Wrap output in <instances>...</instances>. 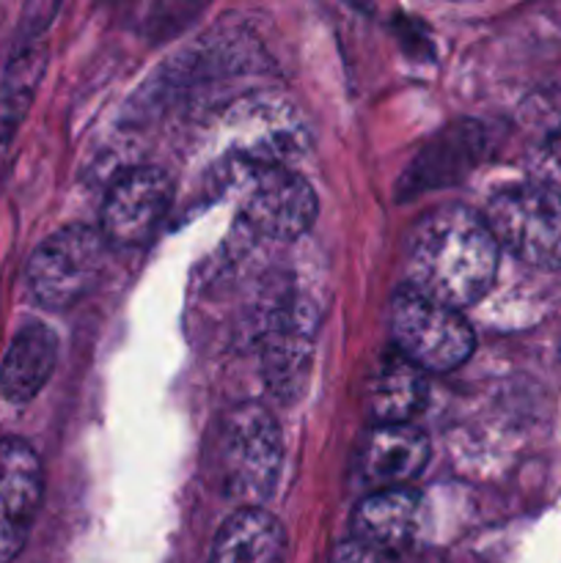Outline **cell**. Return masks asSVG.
<instances>
[{"mask_svg": "<svg viewBox=\"0 0 561 563\" xmlns=\"http://www.w3.org/2000/svg\"><path fill=\"white\" fill-rule=\"evenodd\" d=\"M495 269L498 242L487 220L462 203L424 214L407 242V286L454 311L487 295Z\"/></svg>", "mask_w": 561, "mask_h": 563, "instance_id": "obj_1", "label": "cell"}, {"mask_svg": "<svg viewBox=\"0 0 561 563\" xmlns=\"http://www.w3.org/2000/svg\"><path fill=\"white\" fill-rule=\"evenodd\" d=\"M223 187L237 212L275 240L306 234L317 218V192L286 165L231 159L223 170Z\"/></svg>", "mask_w": 561, "mask_h": 563, "instance_id": "obj_2", "label": "cell"}, {"mask_svg": "<svg viewBox=\"0 0 561 563\" xmlns=\"http://www.w3.org/2000/svg\"><path fill=\"white\" fill-rule=\"evenodd\" d=\"M280 471V432L258 405L229 412L218 434V478L242 509H258L273 493Z\"/></svg>", "mask_w": 561, "mask_h": 563, "instance_id": "obj_3", "label": "cell"}, {"mask_svg": "<svg viewBox=\"0 0 561 563\" xmlns=\"http://www.w3.org/2000/svg\"><path fill=\"white\" fill-rule=\"evenodd\" d=\"M498 247L539 269H561V192L542 181L495 192L484 212Z\"/></svg>", "mask_w": 561, "mask_h": 563, "instance_id": "obj_4", "label": "cell"}, {"mask_svg": "<svg viewBox=\"0 0 561 563\" xmlns=\"http://www.w3.org/2000/svg\"><path fill=\"white\" fill-rule=\"evenodd\" d=\"M391 335L396 352L424 374H443L462 366L473 352V330L460 311L446 308L410 286L391 300Z\"/></svg>", "mask_w": 561, "mask_h": 563, "instance_id": "obj_5", "label": "cell"}, {"mask_svg": "<svg viewBox=\"0 0 561 563\" xmlns=\"http://www.w3.org/2000/svg\"><path fill=\"white\" fill-rule=\"evenodd\" d=\"M108 262L102 229L66 225L42 242L28 262V289L42 306L69 308L99 284Z\"/></svg>", "mask_w": 561, "mask_h": 563, "instance_id": "obj_6", "label": "cell"}, {"mask_svg": "<svg viewBox=\"0 0 561 563\" xmlns=\"http://www.w3.org/2000/svg\"><path fill=\"white\" fill-rule=\"evenodd\" d=\"M170 185L168 174L152 165L124 170L110 185L102 203V234L113 245H146L168 214Z\"/></svg>", "mask_w": 561, "mask_h": 563, "instance_id": "obj_7", "label": "cell"}, {"mask_svg": "<svg viewBox=\"0 0 561 563\" xmlns=\"http://www.w3.org/2000/svg\"><path fill=\"white\" fill-rule=\"evenodd\" d=\"M42 504V462L16 438L0 440V563L25 548Z\"/></svg>", "mask_w": 561, "mask_h": 563, "instance_id": "obj_8", "label": "cell"}, {"mask_svg": "<svg viewBox=\"0 0 561 563\" xmlns=\"http://www.w3.org/2000/svg\"><path fill=\"white\" fill-rule=\"evenodd\" d=\"M429 462V440L413 423H385L369 432L361 449L363 478L380 489L405 487Z\"/></svg>", "mask_w": 561, "mask_h": 563, "instance_id": "obj_9", "label": "cell"}, {"mask_svg": "<svg viewBox=\"0 0 561 563\" xmlns=\"http://www.w3.org/2000/svg\"><path fill=\"white\" fill-rule=\"evenodd\" d=\"M424 500L410 487L377 489L358 504L352 515V539L372 548L399 553L421 528Z\"/></svg>", "mask_w": 561, "mask_h": 563, "instance_id": "obj_10", "label": "cell"}, {"mask_svg": "<svg viewBox=\"0 0 561 563\" xmlns=\"http://www.w3.org/2000/svg\"><path fill=\"white\" fill-rule=\"evenodd\" d=\"M286 533L267 509H237L212 544L209 563H284Z\"/></svg>", "mask_w": 561, "mask_h": 563, "instance_id": "obj_11", "label": "cell"}, {"mask_svg": "<svg viewBox=\"0 0 561 563\" xmlns=\"http://www.w3.org/2000/svg\"><path fill=\"white\" fill-rule=\"evenodd\" d=\"M58 361V339L47 324H28L11 341L0 366V390L9 401H31L47 385Z\"/></svg>", "mask_w": 561, "mask_h": 563, "instance_id": "obj_12", "label": "cell"}, {"mask_svg": "<svg viewBox=\"0 0 561 563\" xmlns=\"http://www.w3.org/2000/svg\"><path fill=\"white\" fill-rule=\"evenodd\" d=\"M429 396L427 374L402 357L399 352H391L374 372L369 383V407L377 418V427L385 423H413V418L424 410Z\"/></svg>", "mask_w": 561, "mask_h": 563, "instance_id": "obj_13", "label": "cell"}, {"mask_svg": "<svg viewBox=\"0 0 561 563\" xmlns=\"http://www.w3.org/2000/svg\"><path fill=\"white\" fill-rule=\"evenodd\" d=\"M311 335L314 324L302 311H286L275 319L267 339V379L278 394H295L300 379L306 377L308 361H311Z\"/></svg>", "mask_w": 561, "mask_h": 563, "instance_id": "obj_14", "label": "cell"}, {"mask_svg": "<svg viewBox=\"0 0 561 563\" xmlns=\"http://www.w3.org/2000/svg\"><path fill=\"white\" fill-rule=\"evenodd\" d=\"M328 563H399V559H396V553H388V550H380L366 542H358V539H350V542L339 544L330 553Z\"/></svg>", "mask_w": 561, "mask_h": 563, "instance_id": "obj_15", "label": "cell"}, {"mask_svg": "<svg viewBox=\"0 0 561 563\" xmlns=\"http://www.w3.org/2000/svg\"><path fill=\"white\" fill-rule=\"evenodd\" d=\"M544 174L548 176H542V185H550L561 192V137L544 154Z\"/></svg>", "mask_w": 561, "mask_h": 563, "instance_id": "obj_16", "label": "cell"}]
</instances>
